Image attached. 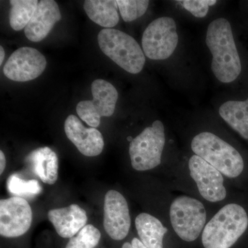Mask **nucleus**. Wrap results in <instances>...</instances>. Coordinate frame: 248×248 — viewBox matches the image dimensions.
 Listing matches in <instances>:
<instances>
[{
	"instance_id": "nucleus-1",
	"label": "nucleus",
	"mask_w": 248,
	"mask_h": 248,
	"mask_svg": "<svg viewBox=\"0 0 248 248\" xmlns=\"http://www.w3.org/2000/svg\"><path fill=\"white\" fill-rule=\"evenodd\" d=\"M205 43L213 55L211 68L217 79L225 84L237 79L242 67L228 19L218 18L209 24Z\"/></svg>"
},
{
	"instance_id": "nucleus-2",
	"label": "nucleus",
	"mask_w": 248,
	"mask_h": 248,
	"mask_svg": "<svg viewBox=\"0 0 248 248\" xmlns=\"http://www.w3.org/2000/svg\"><path fill=\"white\" fill-rule=\"evenodd\" d=\"M248 226L245 209L236 203L225 205L205 225L202 232L205 248H231Z\"/></svg>"
},
{
	"instance_id": "nucleus-3",
	"label": "nucleus",
	"mask_w": 248,
	"mask_h": 248,
	"mask_svg": "<svg viewBox=\"0 0 248 248\" xmlns=\"http://www.w3.org/2000/svg\"><path fill=\"white\" fill-rule=\"evenodd\" d=\"M191 148L227 177H239L244 171V161L239 152L215 134L203 132L196 135Z\"/></svg>"
},
{
	"instance_id": "nucleus-4",
	"label": "nucleus",
	"mask_w": 248,
	"mask_h": 248,
	"mask_svg": "<svg viewBox=\"0 0 248 248\" xmlns=\"http://www.w3.org/2000/svg\"><path fill=\"white\" fill-rule=\"evenodd\" d=\"M101 50L119 66L131 74H138L146 63L145 54L136 40L122 31L103 29L98 34Z\"/></svg>"
},
{
	"instance_id": "nucleus-5",
	"label": "nucleus",
	"mask_w": 248,
	"mask_h": 248,
	"mask_svg": "<svg viewBox=\"0 0 248 248\" xmlns=\"http://www.w3.org/2000/svg\"><path fill=\"white\" fill-rule=\"evenodd\" d=\"M165 142L164 124L161 121H155L151 126L145 128L130 141L129 154L133 169L146 171L159 166Z\"/></svg>"
},
{
	"instance_id": "nucleus-6",
	"label": "nucleus",
	"mask_w": 248,
	"mask_h": 248,
	"mask_svg": "<svg viewBox=\"0 0 248 248\" xmlns=\"http://www.w3.org/2000/svg\"><path fill=\"white\" fill-rule=\"evenodd\" d=\"M206 210L200 201L188 196H180L170 208L173 230L184 241L192 242L200 236L206 222Z\"/></svg>"
},
{
	"instance_id": "nucleus-7",
	"label": "nucleus",
	"mask_w": 248,
	"mask_h": 248,
	"mask_svg": "<svg viewBox=\"0 0 248 248\" xmlns=\"http://www.w3.org/2000/svg\"><path fill=\"white\" fill-rule=\"evenodd\" d=\"M179 42L177 24L172 18L159 17L148 26L142 36V48L147 58L164 60L174 53Z\"/></svg>"
},
{
	"instance_id": "nucleus-8",
	"label": "nucleus",
	"mask_w": 248,
	"mask_h": 248,
	"mask_svg": "<svg viewBox=\"0 0 248 248\" xmlns=\"http://www.w3.org/2000/svg\"><path fill=\"white\" fill-rule=\"evenodd\" d=\"M93 99L81 101L76 108L80 119L91 128H97L102 117H110L115 112L119 94L113 85L104 79H96L91 86Z\"/></svg>"
},
{
	"instance_id": "nucleus-9",
	"label": "nucleus",
	"mask_w": 248,
	"mask_h": 248,
	"mask_svg": "<svg viewBox=\"0 0 248 248\" xmlns=\"http://www.w3.org/2000/svg\"><path fill=\"white\" fill-rule=\"evenodd\" d=\"M32 219L30 205L22 197L0 201V234L3 237L22 236L30 229Z\"/></svg>"
},
{
	"instance_id": "nucleus-10",
	"label": "nucleus",
	"mask_w": 248,
	"mask_h": 248,
	"mask_svg": "<svg viewBox=\"0 0 248 248\" xmlns=\"http://www.w3.org/2000/svg\"><path fill=\"white\" fill-rule=\"evenodd\" d=\"M46 64L45 57L40 51L31 47H22L10 56L3 71L9 79L24 82L40 76Z\"/></svg>"
},
{
	"instance_id": "nucleus-11",
	"label": "nucleus",
	"mask_w": 248,
	"mask_h": 248,
	"mask_svg": "<svg viewBox=\"0 0 248 248\" xmlns=\"http://www.w3.org/2000/svg\"><path fill=\"white\" fill-rule=\"evenodd\" d=\"M188 166L191 177L203 199L210 202H218L226 198L224 179L218 170L196 155L189 159Z\"/></svg>"
},
{
	"instance_id": "nucleus-12",
	"label": "nucleus",
	"mask_w": 248,
	"mask_h": 248,
	"mask_svg": "<svg viewBox=\"0 0 248 248\" xmlns=\"http://www.w3.org/2000/svg\"><path fill=\"white\" fill-rule=\"evenodd\" d=\"M104 227L108 235L115 241L126 237L131 225L126 200L116 190L108 191L104 199Z\"/></svg>"
},
{
	"instance_id": "nucleus-13",
	"label": "nucleus",
	"mask_w": 248,
	"mask_h": 248,
	"mask_svg": "<svg viewBox=\"0 0 248 248\" xmlns=\"http://www.w3.org/2000/svg\"><path fill=\"white\" fill-rule=\"evenodd\" d=\"M67 138L86 156H95L102 153L104 147L102 133L94 128H86L76 116L67 117L64 123Z\"/></svg>"
},
{
	"instance_id": "nucleus-14",
	"label": "nucleus",
	"mask_w": 248,
	"mask_h": 248,
	"mask_svg": "<svg viewBox=\"0 0 248 248\" xmlns=\"http://www.w3.org/2000/svg\"><path fill=\"white\" fill-rule=\"evenodd\" d=\"M61 19V12L56 1H39L35 14L24 30L26 37L31 42H41L48 36L55 24Z\"/></svg>"
},
{
	"instance_id": "nucleus-15",
	"label": "nucleus",
	"mask_w": 248,
	"mask_h": 248,
	"mask_svg": "<svg viewBox=\"0 0 248 248\" xmlns=\"http://www.w3.org/2000/svg\"><path fill=\"white\" fill-rule=\"evenodd\" d=\"M48 217L58 235L64 239L76 236L88 221L86 212L77 204L49 210Z\"/></svg>"
},
{
	"instance_id": "nucleus-16",
	"label": "nucleus",
	"mask_w": 248,
	"mask_h": 248,
	"mask_svg": "<svg viewBox=\"0 0 248 248\" xmlns=\"http://www.w3.org/2000/svg\"><path fill=\"white\" fill-rule=\"evenodd\" d=\"M26 161L42 182L53 185L58 180V155L48 147L34 150L28 155Z\"/></svg>"
},
{
	"instance_id": "nucleus-17",
	"label": "nucleus",
	"mask_w": 248,
	"mask_h": 248,
	"mask_svg": "<svg viewBox=\"0 0 248 248\" xmlns=\"http://www.w3.org/2000/svg\"><path fill=\"white\" fill-rule=\"evenodd\" d=\"M140 239L147 248H163V240L168 229L156 217L141 213L135 219Z\"/></svg>"
},
{
	"instance_id": "nucleus-18",
	"label": "nucleus",
	"mask_w": 248,
	"mask_h": 248,
	"mask_svg": "<svg viewBox=\"0 0 248 248\" xmlns=\"http://www.w3.org/2000/svg\"><path fill=\"white\" fill-rule=\"evenodd\" d=\"M84 9L90 19L101 27L110 29L120 21L118 4L115 0H87Z\"/></svg>"
},
{
	"instance_id": "nucleus-19",
	"label": "nucleus",
	"mask_w": 248,
	"mask_h": 248,
	"mask_svg": "<svg viewBox=\"0 0 248 248\" xmlns=\"http://www.w3.org/2000/svg\"><path fill=\"white\" fill-rule=\"evenodd\" d=\"M221 118L245 140H248V99L247 100L228 101L218 110Z\"/></svg>"
},
{
	"instance_id": "nucleus-20",
	"label": "nucleus",
	"mask_w": 248,
	"mask_h": 248,
	"mask_svg": "<svg viewBox=\"0 0 248 248\" xmlns=\"http://www.w3.org/2000/svg\"><path fill=\"white\" fill-rule=\"evenodd\" d=\"M9 14L11 27L15 31H20L27 27L35 14L39 1L37 0H11Z\"/></svg>"
},
{
	"instance_id": "nucleus-21",
	"label": "nucleus",
	"mask_w": 248,
	"mask_h": 248,
	"mask_svg": "<svg viewBox=\"0 0 248 248\" xmlns=\"http://www.w3.org/2000/svg\"><path fill=\"white\" fill-rule=\"evenodd\" d=\"M101 232L93 225H86L73 237L65 248H94L101 239Z\"/></svg>"
},
{
	"instance_id": "nucleus-22",
	"label": "nucleus",
	"mask_w": 248,
	"mask_h": 248,
	"mask_svg": "<svg viewBox=\"0 0 248 248\" xmlns=\"http://www.w3.org/2000/svg\"><path fill=\"white\" fill-rule=\"evenodd\" d=\"M119 10L124 22H133L146 12L149 1L146 0H117Z\"/></svg>"
},
{
	"instance_id": "nucleus-23",
	"label": "nucleus",
	"mask_w": 248,
	"mask_h": 248,
	"mask_svg": "<svg viewBox=\"0 0 248 248\" xmlns=\"http://www.w3.org/2000/svg\"><path fill=\"white\" fill-rule=\"evenodd\" d=\"M8 190L11 193L17 196H34L42 192V187L37 181H25L16 174L10 176L7 181Z\"/></svg>"
},
{
	"instance_id": "nucleus-24",
	"label": "nucleus",
	"mask_w": 248,
	"mask_h": 248,
	"mask_svg": "<svg viewBox=\"0 0 248 248\" xmlns=\"http://www.w3.org/2000/svg\"><path fill=\"white\" fill-rule=\"evenodd\" d=\"M184 6V9L188 11L196 17L203 18L206 16L209 7L216 4V0H184L178 1Z\"/></svg>"
},
{
	"instance_id": "nucleus-25",
	"label": "nucleus",
	"mask_w": 248,
	"mask_h": 248,
	"mask_svg": "<svg viewBox=\"0 0 248 248\" xmlns=\"http://www.w3.org/2000/svg\"><path fill=\"white\" fill-rule=\"evenodd\" d=\"M6 164V157H5L4 153L1 151H0V174H2L4 172Z\"/></svg>"
},
{
	"instance_id": "nucleus-26",
	"label": "nucleus",
	"mask_w": 248,
	"mask_h": 248,
	"mask_svg": "<svg viewBox=\"0 0 248 248\" xmlns=\"http://www.w3.org/2000/svg\"><path fill=\"white\" fill-rule=\"evenodd\" d=\"M131 244L133 248H147L146 246L142 243L141 240L138 238H134L132 240Z\"/></svg>"
},
{
	"instance_id": "nucleus-27",
	"label": "nucleus",
	"mask_w": 248,
	"mask_h": 248,
	"mask_svg": "<svg viewBox=\"0 0 248 248\" xmlns=\"http://www.w3.org/2000/svg\"><path fill=\"white\" fill-rule=\"evenodd\" d=\"M5 57V52L2 46H0V65L2 64Z\"/></svg>"
},
{
	"instance_id": "nucleus-28",
	"label": "nucleus",
	"mask_w": 248,
	"mask_h": 248,
	"mask_svg": "<svg viewBox=\"0 0 248 248\" xmlns=\"http://www.w3.org/2000/svg\"><path fill=\"white\" fill-rule=\"evenodd\" d=\"M122 248H133V246H132V244L129 242H125V244H124L123 246H122Z\"/></svg>"
}]
</instances>
